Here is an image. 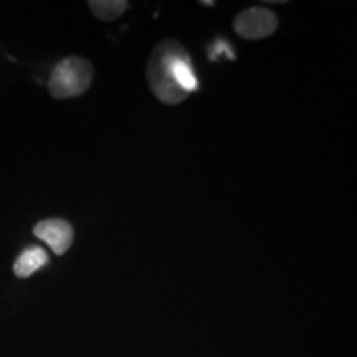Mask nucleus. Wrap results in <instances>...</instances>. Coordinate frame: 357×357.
Returning a JSON list of instances; mask_svg holds the SVG:
<instances>
[{"mask_svg":"<svg viewBox=\"0 0 357 357\" xmlns=\"http://www.w3.org/2000/svg\"><path fill=\"white\" fill-rule=\"evenodd\" d=\"M147 82L159 101L178 105L199 89L189 53L176 40H162L147 65Z\"/></svg>","mask_w":357,"mask_h":357,"instance_id":"nucleus-1","label":"nucleus"},{"mask_svg":"<svg viewBox=\"0 0 357 357\" xmlns=\"http://www.w3.org/2000/svg\"><path fill=\"white\" fill-rule=\"evenodd\" d=\"M95 70L88 60L70 56L61 60L52 71L48 79V91L56 100H66L83 95L91 86Z\"/></svg>","mask_w":357,"mask_h":357,"instance_id":"nucleus-2","label":"nucleus"},{"mask_svg":"<svg viewBox=\"0 0 357 357\" xmlns=\"http://www.w3.org/2000/svg\"><path fill=\"white\" fill-rule=\"evenodd\" d=\"M235 32L242 38L260 40L270 37L278 26L276 15L266 7H250L235 19Z\"/></svg>","mask_w":357,"mask_h":357,"instance_id":"nucleus-3","label":"nucleus"},{"mask_svg":"<svg viewBox=\"0 0 357 357\" xmlns=\"http://www.w3.org/2000/svg\"><path fill=\"white\" fill-rule=\"evenodd\" d=\"M33 234L47 243L56 255H63L68 252L75 238L73 227L63 218H45L35 225Z\"/></svg>","mask_w":357,"mask_h":357,"instance_id":"nucleus-4","label":"nucleus"},{"mask_svg":"<svg viewBox=\"0 0 357 357\" xmlns=\"http://www.w3.org/2000/svg\"><path fill=\"white\" fill-rule=\"evenodd\" d=\"M45 265H48L47 252L38 245H30L17 257L13 263V273L19 278H29Z\"/></svg>","mask_w":357,"mask_h":357,"instance_id":"nucleus-5","label":"nucleus"},{"mask_svg":"<svg viewBox=\"0 0 357 357\" xmlns=\"http://www.w3.org/2000/svg\"><path fill=\"white\" fill-rule=\"evenodd\" d=\"M91 12L102 22L116 20L128 10L129 3L124 0H91L88 3Z\"/></svg>","mask_w":357,"mask_h":357,"instance_id":"nucleus-6","label":"nucleus"}]
</instances>
